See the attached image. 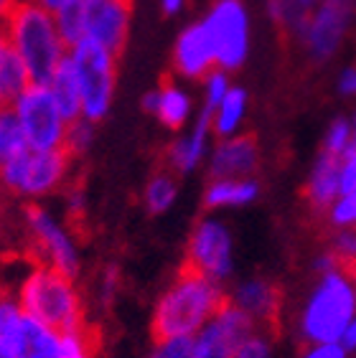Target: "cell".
I'll return each mask as SVG.
<instances>
[{"mask_svg":"<svg viewBox=\"0 0 356 358\" xmlns=\"http://www.w3.org/2000/svg\"><path fill=\"white\" fill-rule=\"evenodd\" d=\"M189 112H191V99H189V94L165 79L163 87L158 90L156 115L160 117V122H163L165 127H171V130H181L184 122L189 120Z\"/></svg>","mask_w":356,"mask_h":358,"instance_id":"cell-20","label":"cell"},{"mask_svg":"<svg viewBox=\"0 0 356 358\" xmlns=\"http://www.w3.org/2000/svg\"><path fill=\"white\" fill-rule=\"evenodd\" d=\"M338 90H341L343 94H356V66L343 71L341 82H338Z\"/></svg>","mask_w":356,"mask_h":358,"instance_id":"cell-32","label":"cell"},{"mask_svg":"<svg viewBox=\"0 0 356 358\" xmlns=\"http://www.w3.org/2000/svg\"><path fill=\"white\" fill-rule=\"evenodd\" d=\"M356 315V275L336 267L323 275L303 310V336L310 343H338Z\"/></svg>","mask_w":356,"mask_h":358,"instance_id":"cell-4","label":"cell"},{"mask_svg":"<svg viewBox=\"0 0 356 358\" xmlns=\"http://www.w3.org/2000/svg\"><path fill=\"white\" fill-rule=\"evenodd\" d=\"M226 92H229L226 71H212V74L206 76V104H204V110H209L214 115V110L219 107V102L224 99Z\"/></svg>","mask_w":356,"mask_h":358,"instance_id":"cell-28","label":"cell"},{"mask_svg":"<svg viewBox=\"0 0 356 358\" xmlns=\"http://www.w3.org/2000/svg\"><path fill=\"white\" fill-rule=\"evenodd\" d=\"M89 140H92V122H89V120L79 117V120H74V122H67L62 148L71 158H76V155H82V152L87 150Z\"/></svg>","mask_w":356,"mask_h":358,"instance_id":"cell-25","label":"cell"},{"mask_svg":"<svg viewBox=\"0 0 356 358\" xmlns=\"http://www.w3.org/2000/svg\"><path fill=\"white\" fill-rule=\"evenodd\" d=\"M28 84L31 79H28L26 64L15 54V48L6 41V36L0 34V99L6 104H13Z\"/></svg>","mask_w":356,"mask_h":358,"instance_id":"cell-18","label":"cell"},{"mask_svg":"<svg viewBox=\"0 0 356 358\" xmlns=\"http://www.w3.org/2000/svg\"><path fill=\"white\" fill-rule=\"evenodd\" d=\"M257 183L249 178H224V180H212V186L206 188L204 203L209 208L219 206H245L249 201L257 199Z\"/></svg>","mask_w":356,"mask_h":358,"instance_id":"cell-19","label":"cell"},{"mask_svg":"<svg viewBox=\"0 0 356 358\" xmlns=\"http://www.w3.org/2000/svg\"><path fill=\"white\" fill-rule=\"evenodd\" d=\"M295 3H298V6H301L303 10H308V13L313 10L315 6H318V0H295Z\"/></svg>","mask_w":356,"mask_h":358,"instance_id":"cell-38","label":"cell"},{"mask_svg":"<svg viewBox=\"0 0 356 358\" xmlns=\"http://www.w3.org/2000/svg\"><path fill=\"white\" fill-rule=\"evenodd\" d=\"M26 148L28 140L21 127V120H18V112H15L13 104H3L0 107V166L6 160L15 158Z\"/></svg>","mask_w":356,"mask_h":358,"instance_id":"cell-21","label":"cell"},{"mask_svg":"<svg viewBox=\"0 0 356 358\" xmlns=\"http://www.w3.org/2000/svg\"><path fill=\"white\" fill-rule=\"evenodd\" d=\"M18 308L23 315L39 320L56 336L82 333L89 325L71 277L46 264H36L34 272L23 280Z\"/></svg>","mask_w":356,"mask_h":358,"instance_id":"cell-3","label":"cell"},{"mask_svg":"<svg viewBox=\"0 0 356 358\" xmlns=\"http://www.w3.org/2000/svg\"><path fill=\"white\" fill-rule=\"evenodd\" d=\"M71 155L64 148L56 150H31L26 148L15 158L0 166V188L15 196H43L62 186L69 176Z\"/></svg>","mask_w":356,"mask_h":358,"instance_id":"cell-5","label":"cell"},{"mask_svg":"<svg viewBox=\"0 0 356 358\" xmlns=\"http://www.w3.org/2000/svg\"><path fill=\"white\" fill-rule=\"evenodd\" d=\"M28 3L43 8V10H48V13H56V10H62V8L67 6L69 0H28Z\"/></svg>","mask_w":356,"mask_h":358,"instance_id":"cell-34","label":"cell"},{"mask_svg":"<svg viewBox=\"0 0 356 358\" xmlns=\"http://www.w3.org/2000/svg\"><path fill=\"white\" fill-rule=\"evenodd\" d=\"M204 26L212 34L214 54L221 71L240 69L249 43V21L242 0H217L204 18Z\"/></svg>","mask_w":356,"mask_h":358,"instance_id":"cell-8","label":"cell"},{"mask_svg":"<svg viewBox=\"0 0 356 358\" xmlns=\"http://www.w3.org/2000/svg\"><path fill=\"white\" fill-rule=\"evenodd\" d=\"M143 107L148 112H153V115H156V110H158V92H151V94H145Z\"/></svg>","mask_w":356,"mask_h":358,"instance_id":"cell-36","label":"cell"},{"mask_svg":"<svg viewBox=\"0 0 356 358\" xmlns=\"http://www.w3.org/2000/svg\"><path fill=\"white\" fill-rule=\"evenodd\" d=\"M184 267L206 275L214 282L229 277V272H232V236H229L224 224L206 219L193 229L189 249H186Z\"/></svg>","mask_w":356,"mask_h":358,"instance_id":"cell-9","label":"cell"},{"mask_svg":"<svg viewBox=\"0 0 356 358\" xmlns=\"http://www.w3.org/2000/svg\"><path fill=\"white\" fill-rule=\"evenodd\" d=\"M232 303L245 310L252 320H260L267 328H275L280 315V289L267 280H247L234 289Z\"/></svg>","mask_w":356,"mask_h":358,"instance_id":"cell-14","label":"cell"},{"mask_svg":"<svg viewBox=\"0 0 356 358\" xmlns=\"http://www.w3.org/2000/svg\"><path fill=\"white\" fill-rule=\"evenodd\" d=\"M0 287H3V285H0Z\"/></svg>","mask_w":356,"mask_h":358,"instance_id":"cell-42","label":"cell"},{"mask_svg":"<svg viewBox=\"0 0 356 358\" xmlns=\"http://www.w3.org/2000/svg\"><path fill=\"white\" fill-rule=\"evenodd\" d=\"M209 130H212V112H201L199 122L193 127V132L189 138L176 140L165 152V166L173 173H189L199 166V160L204 158L206 140H209Z\"/></svg>","mask_w":356,"mask_h":358,"instance_id":"cell-16","label":"cell"},{"mask_svg":"<svg viewBox=\"0 0 356 358\" xmlns=\"http://www.w3.org/2000/svg\"><path fill=\"white\" fill-rule=\"evenodd\" d=\"M229 297L221 292L219 282L181 267L176 282L165 289L153 313V341H168L176 336H196L209 320L226 305Z\"/></svg>","mask_w":356,"mask_h":358,"instance_id":"cell-1","label":"cell"},{"mask_svg":"<svg viewBox=\"0 0 356 358\" xmlns=\"http://www.w3.org/2000/svg\"><path fill=\"white\" fill-rule=\"evenodd\" d=\"M349 148H351V127H349V122L336 120V122L331 124L329 135H326L323 152H331V155H336V158H343Z\"/></svg>","mask_w":356,"mask_h":358,"instance_id":"cell-27","label":"cell"},{"mask_svg":"<svg viewBox=\"0 0 356 358\" xmlns=\"http://www.w3.org/2000/svg\"><path fill=\"white\" fill-rule=\"evenodd\" d=\"M48 92L54 96V104L59 115L64 117V122H74L82 117V90H79V79H76V69L71 59H64L56 66L51 82H48Z\"/></svg>","mask_w":356,"mask_h":358,"instance_id":"cell-17","label":"cell"},{"mask_svg":"<svg viewBox=\"0 0 356 358\" xmlns=\"http://www.w3.org/2000/svg\"><path fill=\"white\" fill-rule=\"evenodd\" d=\"M15 6H18V0H0V21L8 18V13H11Z\"/></svg>","mask_w":356,"mask_h":358,"instance_id":"cell-37","label":"cell"},{"mask_svg":"<svg viewBox=\"0 0 356 358\" xmlns=\"http://www.w3.org/2000/svg\"><path fill=\"white\" fill-rule=\"evenodd\" d=\"M3 297H8V289L6 287H0V300H3Z\"/></svg>","mask_w":356,"mask_h":358,"instance_id":"cell-39","label":"cell"},{"mask_svg":"<svg viewBox=\"0 0 356 358\" xmlns=\"http://www.w3.org/2000/svg\"><path fill=\"white\" fill-rule=\"evenodd\" d=\"M173 199H176V183H173L171 173H156L145 188V203H148V211L151 214H163L165 208L171 206Z\"/></svg>","mask_w":356,"mask_h":358,"instance_id":"cell-24","label":"cell"},{"mask_svg":"<svg viewBox=\"0 0 356 358\" xmlns=\"http://www.w3.org/2000/svg\"><path fill=\"white\" fill-rule=\"evenodd\" d=\"M56 28H59V36H62L67 51L76 46V43L84 38V13H82V0H69L62 10L54 13Z\"/></svg>","mask_w":356,"mask_h":358,"instance_id":"cell-23","label":"cell"},{"mask_svg":"<svg viewBox=\"0 0 356 358\" xmlns=\"http://www.w3.org/2000/svg\"><path fill=\"white\" fill-rule=\"evenodd\" d=\"M351 145L356 148V127H354V138H351Z\"/></svg>","mask_w":356,"mask_h":358,"instance_id":"cell-40","label":"cell"},{"mask_svg":"<svg viewBox=\"0 0 356 358\" xmlns=\"http://www.w3.org/2000/svg\"><path fill=\"white\" fill-rule=\"evenodd\" d=\"M163 3V13L165 15H176L181 8H184V0H160Z\"/></svg>","mask_w":356,"mask_h":358,"instance_id":"cell-35","label":"cell"},{"mask_svg":"<svg viewBox=\"0 0 356 358\" xmlns=\"http://www.w3.org/2000/svg\"><path fill=\"white\" fill-rule=\"evenodd\" d=\"M313 211H326L334 206L336 199L341 196V158H336L331 152H321V158L315 163L310 180L306 186Z\"/></svg>","mask_w":356,"mask_h":358,"instance_id":"cell-15","label":"cell"},{"mask_svg":"<svg viewBox=\"0 0 356 358\" xmlns=\"http://www.w3.org/2000/svg\"><path fill=\"white\" fill-rule=\"evenodd\" d=\"M69 59L74 64L79 90H82V117L97 122L110 110L117 59L92 38H82L76 43L69 51Z\"/></svg>","mask_w":356,"mask_h":358,"instance_id":"cell-6","label":"cell"},{"mask_svg":"<svg viewBox=\"0 0 356 358\" xmlns=\"http://www.w3.org/2000/svg\"><path fill=\"white\" fill-rule=\"evenodd\" d=\"M232 358H270V343L265 336H247L237 348H234Z\"/></svg>","mask_w":356,"mask_h":358,"instance_id":"cell-30","label":"cell"},{"mask_svg":"<svg viewBox=\"0 0 356 358\" xmlns=\"http://www.w3.org/2000/svg\"><path fill=\"white\" fill-rule=\"evenodd\" d=\"M245 107H247V94L242 90H229L224 94V99L219 102V107L214 110L212 115V127L217 135L221 138H229L237 124L245 117Z\"/></svg>","mask_w":356,"mask_h":358,"instance_id":"cell-22","label":"cell"},{"mask_svg":"<svg viewBox=\"0 0 356 358\" xmlns=\"http://www.w3.org/2000/svg\"><path fill=\"white\" fill-rule=\"evenodd\" d=\"M31 150H56L64 143L67 122L59 115L48 87L28 84L13 102Z\"/></svg>","mask_w":356,"mask_h":358,"instance_id":"cell-7","label":"cell"},{"mask_svg":"<svg viewBox=\"0 0 356 358\" xmlns=\"http://www.w3.org/2000/svg\"><path fill=\"white\" fill-rule=\"evenodd\" d=\"M214 64H217V54H214V41L209 28L201 23H193L178 36L176 54H173V66L181 76L189 79H201L209 74Z\"/></svg>","mask_w":356,"mask_h":358,"instance_id":"cell-12","label":"cell"},{"mask_svg":"<svg viewBox=\"0 0 356 358\" xmlns=\"http://www.w3.org/2000/svg\"><path fill=\"white\" fill-rule=\"evenodd\" d=\"M356 10V0H321L306 28V43L315 62H326L341 43Z\"/></svg>","mask_w":356,"mask_h":358,"instance_id":"cell-11","label":"cell"},{"mask_svg":"<svg viewBox=\"0 0 356 358\" xmlns=\"http://www.w3.org/2000/svg\"><path fill=\"white\" fill-rule=\"evenodd\" d=\"M303 358H346V351L341 343H315L303 353Z\"/></svg>","mask_w":356,"mask_h":358,"instance_id":"cell-31","label":"cell"},{"mask_svg":"<svg viewBox=\"0 0 356 358\" xmlns=\"http://www.w3.org/2000/svg\"><path fill=\"white\" fill-rule=\"evenodd\" d=\"M3 104H6V102H3V99H0V107H3Z\"/></svg>","mask_w":356,"mask_h":358,"instance_id":"cell-41","label":"cell"},{"mask_svg":"<svg viewBox=\"0 0 356 358\" xmlns=\"http://www.w3.org/2000/svg\"><path fill=\"white\" fill-rule=\"evenodd\" d=\"M257 160H260V148H257L254 135L226 138L224 143L214 148L209 176H212V180L245 178L257 168Z\"/></svg>","mask_w":356,"mask_h":358,"instance_id":"cell-13","label":"cell"},{"mask_svg":"<svg viewBox=\"0 0 356 358\" xmlns=\"http://www.w3.org/2000/svg\"><path fill=\"white\" fill-rule=\"evenodd\" d=\"M331 221H334L336 227H354L356 224V191L336 199V203L331 206Z\"/></svg>","mask_w":356,"mask_h":358,"instance_id":"cell-29","label":"cell"},{"mask_svg":"<svg viewBox=\"0 0 356 358\" xmlns=\"http://www.w3.org/2000/svg\"><path fill=\"white\" fill-rule=\"evenodd\" d=\"M153 358H199L196 336H176L168 338V341H160Z\"/></svg>","mask_w":356,"mask_h":358,"instance_id":"cell-26","label":"cell"},{"mask_svg":"<svg viewBox=\"0 0 356 358\" xmlns=\"http://www.w3.org/2000/svg\"><path fill=\"white\" fill-rule=\"evenodd\" d=\"M338 341H341L343 351H354V348H356V317L351 320L349 325H346V331L341 333V338H338Z\"/></svg>","mask_w":356,"mask_h":358,"instance_id":"cell-33","label":"cell"},{"mask_svg":"<svg viewBox=\"0 0 356 358\" xmlns=\"http://www.w3.org/2000/svg\"><path fill=\"white\" fill-rule=\"evenodd\" d=\"M130 10V0H82L84 38H92L117 59L128 41Z\"/></svg>","mask_w":356,"mask_h":358,"instance_id":"cell-10","label":"cell"},{"mask_svg":"<svg viewBox=\"0 0 356 358\" xmlns=\"http://www.w3.org/2000/svg\"><path fill=\"white\" fill-rule=\"evenodd\" d=\"M0 34L26 64L31 84L48 87L56 66L67 59V46L59 36L54 13L28 0H18L8 18L0 21Z\"/></svg>","mask_w":356,"mask_h":358,"instance_id":"cell-2","label":"cell"}]
</instances>
